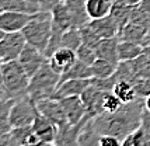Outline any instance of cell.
<instances>
[{
	"instance_id": "6da1fadb",
	"label": "cell",
	"mask_w": 150,
	"mask_h": 146,
	"mask_svg": "<svg viewBox=\"0 0 150 146\" xmlns=\"http://www.w3.org/2000/svg\"><path fill=\"white\" fill-rule=\"evenodd\" d=\"M144 110V99L124 104L115 113H103L93 118V125L98 135H112L122 140L140 126Z\"/></svg>"
},
{
	"instance_id": "7a4b0ae2",
	"label": "cell",
	"mask_w": 150,
	"mask_h": 146,
	"mask_svg": "<svg viewBox=\"0 0 150 146\" xmlns=\"http://www.w3.org/2000/svg\"><path fill=\"white\" fill-rule=\"evenodd\" d=\"M0 83L7 99L18 100L24 96H28L30 76L18 63V60L4 62L1 65Z\"/></svg>"
},
{
	"instance_id": "3957f363",
	"label": "cell",
	"mask_w": 150,
	"mask_h": 146,
	"mask_svg": "<svg viewBox=\"0 0 150 146\" xmlns=\"http://www.w3.org/2000/svg\"><path fill=\"white\" fill-rule=\"evenodd\" d=\"M21 33L24 34L28 45L38 48L45 53L52 35V13L44 10L34 13L31 21L24 27Z\"/></svg>"
},
{
	"instance_id": "277c9868",
	"label": "cell",
	"mask_w": 150,
	"mask_h": 146,
	"mask_svg": "<svg viewBox=\"0 0 150 146\" xmlns=\"http://www.w3.org/2000/svg\"><path fill=\"white\" fill-rule=\"evenodd\" d=\"M59 82H60V74L51 67L49 62H46L30 79L28 96L34 101L53 99L59 87Z\"/></svg>"
},
{
	"instance_id": "5b68a950",
	"label": "cell",
	"mask_w": 150,
	"mask_h": 146,
	"mask_svg": "<svg viewBox=\"0 0 150 146\" xmlns=\"http://www.w3.org/2000/svg\"><path fill=\"white\" fill-rule=\"evenodd\" d=\"M37 114V101H34L30 96H24L18 100H14L10 110V124L13 128L33 125Z\"/></svg>"
},
{
	"instance_id": "8992f818",
	"label": "cell",
	"mask_w": 150,
	"mask_h": 146,
	"mask_svg": "<svg viewBox=\"0 0 150 146\" xmlns=\"http://www.w3.org/2000/svg\"><path fill=\"white\" fill-rule=\"evenodd\" d=\"M25 45V37L21 31L4 34V37L0 40V58L3 60V63L18 59Z\"/></svg>"
},
{
	"instance_id": "52a82bcc",
	"label": "cell",
	"mask_w": 150,
	"mask_h": 146,
	"mask_svg": "<svg viewBox=\"0 0 150 146\" xmlns=\"http://www.w3.org/2000/svg\"><path fill=\"white\" fill-rule=\"evenodd\" d=\"M37 108L45 118H48L51 122H53L55 125L58 126V129L69 125V121L66 118V113L63 110V106H62L60 100L58 99L39 100V101H37Z\"/></svg>"
},
{
	"instance_id": "ba28073f",
	"label": "cell",
	"mask_w": 150,
	"mask_h": 146,
	"mask_svg": "<svg viewBox=\"0 0 150 146\" xmlns=\"http://www.w3.org/2000/svg\"><path fill=\"white\" fill-rule=\"evenodd\" d=\"M17 60H18V63L23 66V69L25 70V73L31 79L34 74L48 62V58L45 56V53L42 51H39L38 48L27 44L24 51L21 52V55L18 56Z\"/></svg>"
},
{
	"instance_id": "9c48e42d",
	"label": "cell",
	"mask_w": 150,
	"mask_h": 146,
	"mask_svg": "<svg viewBox=\"0 0 150 146\" xmlns=\"http://www.w3.org/2000/svg\"><path fill=\"white\" fill-rule=\"evenodd\" d=\"M33 14L16 10H4L0 13V30L4 33H18L31 21Z\"/></svg>"
},
{
	"instance_id": "30bf717a",
	"label": "cell",
	"mask_w": 150,
	"mask_h": 146,
	"mask_svg": "<svg viewBox=\"0 0 150 146\" xmlns=\"http://www.w3.org/2000/svg\"><path fill=\"white\" fill-rule=\"evenodd\" d=\"M107 91H103L97 87L94 86L93 83H90V86L86 89L83 94L80 96L83 103L86 104V108H87V115L88 118H96L97 115L104 113V97Z\"/></svg>"
},
{
	"instance_id": "8fae6325",
	"label": "cell",
	"mask_w": 150,
	"mask_h": 146,
	"mask_svg": "<svg viewBox=\"0 0 150 146\" xmlns=\"http://www.w3.org/2000/svg\"><path fill=\"white\" fill-rule=\"evenodd\" d=\"M60 103L63 106V110L66 113V118L70 125H79L87 115V108L86 104L80 96H72V97H65L60 99Z\"/></svg>"
},
{
	"instance_id": "7c38bea8",
	"label": "cell",
	"mask_w": 150,
	"mask_h": 146,
	"mask_svg": "<svg viewBox=\"0 0 150 146\" xmlns=\"http://www.w3.org/2000/svg\"><path fill=\"white\" fill-rule=\"evenodd\" d=\"M33 129L39 140L46 142V143H55L56 136H58V126L48 118H45L39 111L33 122Z\"/></svg>"
},
{
	"instance_id": "4fadbf2b",
	"label": "cell",
	"mask_w": 150,
	"mask_h": 146,
	"mask_svg": "<svg viewBox=\"0 0 150 146\" xmlns=\"http://www.w3.org/2000/svg\"><path fill=\"white\" fill-rule=\"evenodd\" d=\"M77 60V55L76 51L69 49V48H59L56 52L48 59L49 65L53 70L59 74L65 73L70 66H73Z\"/></svg>"
},
{
	"instance_id": "5bb4252c",
	"label": "cell",
	"mask_w": 150,
	"mask_h": 146,
	"mask_svg": "<svg viewBox=\"0 0 150 146\" xmlns=\"http://www.w3.org/2000/svg\"><path fill=\"white\" fill-rule=\"evenodd\" d=\"M90 83H91V79H70L62 82L53 99L60 100L65 97H72V96H81L83 91L90 86Z\"/></svg>"
},
{
	"instance_id": "9a60e30c",
	"label": "cell",
	"mask_w": 150,
	"mask_h": 146,
	"mask_svg": "<svg viewBox=\"0 0 150 146\" xmlns=\"http://www.w3.org/2000/svg\"><path fill=\"white\" fill-rule=\"evenodd\" d=\"M51 13H52V28L55 31L65 33V31L70 30V28H74L72 16H70L69 10H67L65 0H62Z\"/></svg>"
},
{
	"instance_id": "2e32d148",
	"label": "cell",
	"mask_w": 150,
	"mask_h": 146,
	"mask_svg": "<svg viewBox=\"0 0 150 146\" xmlns=\"http://www.w3.org/2000/svg\"><path fill=\"white\" fill-rule=\"evenodd\" d=\"M118 45H119V38L112 37V38H104L98 42L96 48L97 58L105 59L108 62H112L115 65H119V55H118Z\"/></svg>"
},
{
	"instance_id": "e0dca14e",
	"label": "cell",
	"mask_w": 150,
	"mask_h": 146,
	"mask_svg": "<svg viewBox=\"0 0 150 146\" xmlns=\"http://www.w3.org/2000/svg\"><path fill=\"white\" fill-rule=\"evenodd\" d=\"M90 27L94 30V33L97 34L101 40L104 38H112V37H118L119 34V28L118 24L115 23L114 17L111 14L103 17V18H98V20H90Z\"/></svg>"
},
{
	"instance_id": "ac0fdd59",
	"label": "cell",
	"mask_w": 150,
	"mask_h": 146,
	"mask_svg": "<svg viewBox=\"0 0 150 146\" xmlns=\"http://www.w3.org/2000/svg\"><path fill=\"white\" fill-rule=\"evenodd\" d=\"M65 3L72 16L74 28H81L87 23H90V17L86 9V0H65Z\"/></svg>"
},
{
	"instance_id": "d6986e66",
	"label": "cell",
	"mask_w": 150,
	"mask_h": 146,
	"mask_svg": "<svg viewBox=\"0 0 150 146\" xmlns=\"http://www.w3.org/2000/svg\"><path fill=\"white\" fill-rule=\"evenodd\" d=\"M147 31H149L147 27L137 24V23H133V21H129L125 26L124 30L118 34V38L122 41H131V42H136V44L142 45Z\"/></svg>"
},
{
	"instance_id": "ffe728a7",
	"label": "cell",
	"mask_w": 150,
	"mask_h": 146,
	"mask_svg": "<svg viewBox=\"0 0 150 146\" xmlns=\"http://www.w3.org/2000/svg\"><path fill=\"white\" fill-rule=\"evenodd\" d=\"M114 1L112 0H86V9L90 20H98L111 14Z\"/></svg>"
},
{
	"instance_id": "44dd1931",
	"label": "cell",
	"mask_w": 150,
	"mask_h": 146,
	"mask_svg": "<svg viewBox=\"0 0 150 146\" xmlns=\"http://www.w3.org/2000/svg\"><path fill=\"white\" fill-rule=\"evenodd\" d=\"M14 100L7 99L4 94H0V138L11 132L13 126L10 124V110Z\"/></svg>"
},
{
	"instance_id": "7402d4cb",
	"label": "cell",
	"mask_w": 150,
	"mask_h": 146,
	"mask_svg": "<svg viewBox=\"0 0 150 146\" xmlns=\"http://www.w3.org/2000/svg\"><path fill=\"white\" fill-rule=\"evenodd\" d=\"M70 79H93V73H91V66L86 65L80 60H76V63L70 66L65 73L60 74V82H66Z\"/></svg>"
},
{
	"instance_id": "603a6c76",
	"label": "cell",
	"mask_w": 150,
	"mask_h": 146,
	"mask_svg": "<svg viewBox=\"0 0 150 146\" xmlns=\"http://www.w3.org/2000/svg\"><path fill=\"white\" fill-rule=\"evenodd\" d=\"M112 91L124 104L132 103V101H135L137 99L133 83L128 82V80H118L115 83V86H114V89H112Z\"/></svg>"
},
{
	"instance_id": "cb8c5ba5",
	"label": "cell",
	"mask_w": 150,
	"mask_h": 146,
	"mask_svg": "<svg viewBox=\"0 0 150 146\" xmlns=\"http://www.w3.org/2000/svg\"><path fill=\"white\" fill-rule=\"evenodd\" d=\"M132 11H133V6H128V4L119 3V1H115V3H114L112 10H111V16L114 17L115 23L118 24L119 33H121L125 28V26L131 21Z\"/></svg>"
},
{
	"instance_id": "d4e9b609",
	"label": "cell",
	"mask_w": 150,
	"mask_h": 146,
	"mask_svg": "<svg viewBox=\"0 0 150 146\" xmlns=\"http://www.w3.org/2000/svg\"><path fill=\"white\" fill-rule=\"evenodd\" d=\"M143 52V47L136 42H131V41H122L119 40V45H118V55H119V62H126V60H132L140 56Z\"/></svg>"
},
{
	"instance_id": "484cf974",
	"label": "cell",
	"mask_w": 150,
	"mask_h": 146,
	"mask_svg": "<svg viewBox=\"0 0 150 146\" xmlns=\"http://www.w3.org/2000/svg\"><path fill=\"white\" fill-rule=\"evenodd\" d=\"M100 136L93 125V118L86 122L80 135H79V146H100Z\"/></svg>"
},
{
	"instance_id": "4316f807",
	"label": "cell",
	"mask_w": 150,
	"mask_h": 146,
	"mask_svg": "<svg viewBox=\"0 0 150 146\" xmlns=\"http://www.w3.org/2000/svg\"><path fill=\"white\" fill-rule=\"evenodd\" d=\"M118 65L108 62L105 59L97 58V60L91 65V73H93V79H108L112 77L115 72H117Z\"/></svg>"
},
{
	"instance_id": "83f0119b",
	"label": "cell",
	"mask_w": 150,
	"mask_h": 146,
	"mask_svg": "<svg viewBox=\"0 0 150 146\" xmlns=\"http://www.w3.org/2000/svg\"><path fill=\"white\" fill-rule=\"evenodd\" d=\"M11 136H13L16 142L18 143L20 146H27L31 145V143H35L38 142V136L35 135L33 129V125L28 126H20V128H13L11 129Z\"/></svg>"
},
{
	"instance_id": "f1b7e54d",
	"label": "cell",
	"mask_w": 150,
	"mask_h": 146,
	"mask_svg": "<svg viewBox=\"0 0 150 146\" xmlns=\"http://www.w3.org/2000/svg\"><path fill=\"white\" fill-rule=\"evenodd\" d=\"M81 44H83V38H81L80 28H70L62 34V48L77 51Z\"/></svg>"
},
{
	"instance_id": "f546056e",
	"label": "cell",
	"mask_w": 150,
	"mask_h": 146,
	"mask_svg": "<svg viewBox=\"0 0 150 146\" xmlns=\"http://www.w3.org/2000/svg\"><path fill=\"white\" fill-rule=\"evenodd\" d=\"M76 55H77V60L83 62V63L88 65V66H91L93 63L97 60L96 49L91 47H88V45H84V44H81V45L79 47V49L76 51Z\"/></svg>"
},
{
	"instance_id": "4dcf8cb0",
	"label": "cell",
	"mask_w": 150,
	"mask_h": 146,
	"mask_svg": "<svg viewBox=\"0 0 150 146\" xmlns=\"http://www.w3.org/2000/svg\"><path fill=\"white\" fill-rule=\"evenodd\" d=\"M80 33H81V38H83V44H84V45H88V47L94 48V49L97 48L98 42L101 41V38L94 33V30L90 27L88 23L80 28Z\"/></svg>"
},
{
	"instance_id": "1f68e13d",
	"label": "cell",
	"mask_w": 150,
	"mask_h": 146,
	"mask_svg": "<svg viewBox=\"0 0 150 146\" xmlns=\"http://www.w3.org/2000/svg\"><path fill=\"white\" fill-rule=\"evenodd\" d=\"M122 106H124V103L114 94V91H107V93H105L104 104H103L104 113H115V111H118Z\"/></svg>"
},
{
	"instance_id": "d6a6232c",
	"label": "cell",
	"mask_w": 150,
	"mask_h": 146,
	"mask_svg": "<svg viewBox=\"0 0 150 146\" xmlns=\"http://www.w3.org/2000/svg\"><path fill=\"white\" fill-rule=\"evenodd\" d=\"M133 86L136 90L139 99H146L150 96V77H142L133 82Z\"/></svg>"
},
{
	"instance_id": "836d02e7",
	"label": "cell",
	"mask_w": 150,
	"mask_h": 146,
	"mask_svg": "<svg viewBox=\"0 0 150 146\" xmlns=\"http://www.w3.org/2000/svg\"><path fill=\"white\" fill-rule=\"evenodd\" d=\"M122 140L112 136V135H101L100 136V146H121Z\"/></svg>"
},
{
	"instance_id": "e575fe53",
	"label": "cell",
	"mask_w": 150,
	"mask_h": 146,
	"mask_svg": "<svg viewBox=\"0 0 150 146\" xmlns=\"http://www.w3.org/2000/svg\"><path fill=\"white\" fill-rule=\"evenodd\" d=\"M62 0H39V10L44 11H52Z\"/></svg>"
},
{
	"instance_id": "d590c367",
	"label": "cell",
	"mask_w": 150,
	"mask_h": 146,
	"mask_svg": "<svg viewBox=\"0 0 150 146\" xmlns=\"http://www.w3.org/2000/svg\"><path fill=\"white\" fill-rule=\"evenodd\" d=\"M140 128L143 129L146 133H150V111L146 108L142 113V118H140Z\"/></svg>"
},
{
	"instance_id": "8d00e7d4",
	"label": "cell",
	"mask_w": 150,
	"mask_h": 146,
	"mask_svg": "<svg viewBox=\"0 0 150 146\" xmlns=\"http://www.w3.org/2000/svg\"><path fill=\"white\" fill-rule=\"evenodd\" d=\"M0 146H20V145L11 136V133H7V135L0 138Z\"/></svg>"
},
{
	"instance_id": "74e56055",
	"label": "cell",
	"mask_w": 150,
	"mask_h": 146,
	"mask_svg": "<svg viewBox=\"0 0 150 146\" xmlns=\"http://www.w3.org/2000/svg\"><path fill=\"white\" fill-rule=\"evenodd\" d=\"M115 1L124 3V4H128V6H136L137 3H140L142 0H115Z\"/></svg>"
},
{
	"instance_id": "f35d334b",
	"label": "cell",
	"mask_w": 150,
	"mask_h": 146,
	"mask_svg": "<svg viewBox=\"0 0 150 146\" xmlns=\"http://www.w3.org/2000/svg\"><path fill=\"white\" fill-rule=\"evenodd\" d=\"M147 45H150V28L147 31V34H146V37H144L143 42H142V47H147Z\"/></svg>"
},
{
	"instance_id": "ab89813d",
	"label": "cell",
	"mask_w": 150,
	"mask_h": 146,
	"mask_svg": "<svg viewBox=\"0 0 150 146\" xmlns=\"http://www.w3.org/2000/svg\"><path fill=\"white\" fill-rule=\"evenodd\" d=\"M53 143H46V142H42V140H38L35 143H31V145H27V146H52Z\"/></svg>"
},
{
	"instance_id": "60d3db41",
	"label": "cell",
	"mask_w": 150,
	"mask_h": 146,
	"mask_svg": "<svg viewBox=\"0 0 150 146\" xmlns=\"http://www.w3.org/2000/svg\"><path fill=\"white\" fill-rule=\"evenodd\" d=\"M147 58V60L150 62V45H147V47H143V52H142Z\"/></svg>"
},
{
	"instance_id": "b9f144b4",
	"label": "cell",
	"mask_w": 150,
	"mask_h": 146,
	"mask_svg": "<svg viewBox=\"0 0 150 146\" xmlns=\"http://www.w3.org/2000/svg\"><path fill=\"white\" fill-rule=\"evenodd\" d=\"M144 108H146L147 111H150V96L144 99Z\"/></svg>"
},
{
	"instance_id": "7bdbcfd3",
	"label": "cell",
	"mask_w": 150,
	"mask_h": 146,
	"mask_svg": "<svg viewBox=\"0 0 150 146\" xmlns=\"http://www.w3.org/2000/svg\"><path fill=\"white\" fill-rule=\"evenodd\" d=\"M1 65H3V60L0 58V79H1Z\"/></svg>"
},
{
	"instance_id": "ee69618b",
	"label": "cell",
	"mask_w": 150,
	"mask_h": 146,
	"mask_svg": "<svg viewBox=\"0 0 150 146\" xmlns=\"http://www.w3.org/2000/svg\"><path fill=\"white\" fill-rule=\"evenodd\" d=\"M4 31H3V30H0V40H1V38H3V37H4Z\"/></svg>"
},
{
	"instance_id": "f6af8a7d",
	"label": "cell",
	"mask_w": 150,
	"mask_h": 146,
	"mask_svg": "<svg viewBox=\"0 0 150 146\" xmlns=\"http://www.w3.org/2000/svg\"><path fill=\"white\" fill-rule=\"evenodd\" d=\"M0 94H4V91H3V87H1V83H0Z\"/></svg>"
},
{
	"instance_id": "bcb514c9",
	"label": "cell",
	"mask_w": 150,
	"mask_h": 146,
	"mask_svg": "<svg viewBox=\"0 0 150 146\" xmlns=\"http://www.w3.org/2000/svg\"><path fill=\"white\" fill-rule=\"evenodd\" d=\"M52 146H58V145H55V143H53V145H52Z\"/></svg>"
}]
</instances>
